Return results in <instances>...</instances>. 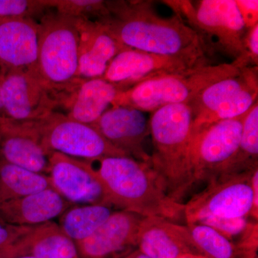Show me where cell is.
Here are the masks:
<instances>
[{
	"label": "cell",
	"instance_id": "cell-1",
	"mask_svg": "<svg viewBox=\"0 0 258 258\" xmlns=\"http://www.w3.org/2000/svg\"><path fill=\"white\" fill-rule=\"evenodd\" d=\"M109 15L98 20L128 48L157 55L208 60V42L181 17L162 18L149 1H106Z\"/></svg>",
	"mask_w": 258,
	"mask_h": 258
},
{
	"label": "cell",
	"instance_id": "cell-2",
	"mask_svg": "<svg viewBox=\"0 0 258 258\" xmlns=\"http://www.w3.org/2000/svg\"><path fill=\"white\" fill-rule=\"evenodd\" d=\"M87 161L110 206L144 217H161L178 223L184 220L185 205L169 196L149 164L129 157Z\"/></svg>",
	"mask_w": 258,
	"mask_h": 258
},
{
	"label": "cell",
	"instance_id": "cell-3",
	"mask_svg": "<svg viewBox=\"0 0 258 258\" xmlns=\"http://www.w3.org/2000/svg\"><path fill=\"white\" fill-rule=\"evenodd\" d=\"M193 120L186 103L162 107L149 120L154 146L151 166L166 193L179 203L195 184L190 163Z\"/></svg>",
	"mask_w": 258,
	"mask_h": 258
},
{
	"label": "cell",
	"instance_id": "cell-4",
	"mask_svg": "<svg viewBox=\"0 0 258 258\" xmlns=\"http://www.w3.org/2000/svg\"><path fill=\"white\" fill-rule=\"evenodd\" d=\"M39 23L37 74L59 100L66 97L83 79L79 74V32L72 18L48 12Z\"/></svg>",
	"mask_w": 258,
	"mask_h": 258
},
{
	"label": "cell",
	"instance_id": "cell-5",
	"mask_svg": "<svg viewBox=\"0 0 258 258\" xmlns=\"http://www.w3.org/2000/svg\"><path fill=\"white\" fill-rule=\"evenodd\" d=\"M242 69L233 62L208 64L180 74L154 78L120 91L112 106L131 107L153 113L168 105L189 104L212 83L239 74Z\"/></svg>",
	"mask_w": 258,
	"mask_h": 258
},
{
	"label": "cell",
	"instance_id": "cell-6",
	"mask_svg": "<svg viewBox=\"0 0 258 258\" xmlns=\"http://www.w3.org/2000/svg\"><path fill=\"white\" fill-rule=\"evenodd\" d=\"M163 3L204 38L215 39L217 47L234 60L243 55L247 29L235 0H168Z\"/></svg>",
	"mask_w": 258,
	"mask_h": 258
},
{
	"label": "cell",
	"instance_id": "cell-7",
	"mask_svg": "<svg viewBox=\"0 0 258 258\" xmlns=\"http://www.w3.org/2000/svg\"><path fill=\"white\" fill-rule=\"evenodd\" d=\"M33 123L49 155L58 152L86 161L127 157L108 143L92 125L71 119L66 113L54 111Z\"/></svg>",
	"mask_w": 258,
	"mask_h": 258
},
{
	"label": "cell",
	"instance_id": "cell-8",
	"mask_svg": "<svg viewBox=\"0 0 258 258\" xmlns=\"http://www.w3.org/2000/svg\"><path fill=\"white\" fill-rule=\"evenodd\" d=\"M254 170L208 181L205 189L184 205L186 224L197 223L205 217L247 218L252 208L250 177Z\"/></svg>",
	"mask_w": 258,
	"mask_h": 258
},
{
	"label": "cell",
	"instance_id": "cell-9",
	"mask_svg": "<svg viewBox=\"0 0 258 258\" xmlns=\"http://www.w3.org/2000/svg\"><path fill=\"white\" fill-rule=\"evenodd\" d=\"M248 112L209 125L192 134L190 163L194 184L208 182L220 175L238 147Z\"/></svg>",
	"mask_w": 258,
	"mask_h": 258
},
{
	"label": "cell",
	"instance_id": "cell-10",
	"mask_svg": "<svg viewBox=\"0 0 258 258\" xmlns=\"http://www.w3.org/2000/svg\"><path fill=\"white\" fill-rule=\"evenodd\" d=\"M2 101L7 118L23 123L43 119L60 106L37 75L21 71L0 74Z\"/></svg>",
	"mask_w": 258,
	"mask_h": 258
},
{
	"label": "cell",
	"instance_id": "cell-11",
	"mask_svg": "<svg viewBox=\"0 0 258 258\" xmlns=\"http://www.w3.org/2000/svg\"><path fill=\"white\" fill-rule=\"evenodd\" d=\"M208 64L209 61L157 55L128 47L111 60L102 78L122 91L148 80Z\"/></svg>",
	"mask_w": 258,
	"mask_h": 258
},
{
	"label": "cell",
	"instance_id": "cell-12",
	"mask_svg": "<svg viewBox=\"0 0 258 258\" xmlns=\"http://www.w3.org/2000/svg\"><path fill=\"white\" fill-rule=\"evenodd\" d=\"M49 161L51 186L62 198L73 205H108L103 186L87 161L54 152Z\"/></svg>",
	"mask_w": 258,
	"mask_h": 258
},
{
	"label": "cell",
	"instance_id": "cell-13",
	"mask_svg": "<svg viewBox=\"0 0 258 258\" xmlns=\"http://www.w3.org/2000/svg\"><path fill=\"white\" fill-rule=\"evenodd\" d=\"M91 125L127 157L151 165V156L144 146L150 135L144 112L131 107L112 106Z\"/></svg>",
	"mask_w": 258,
	"mask_h": 258
},
{
	"label": "cell",
	"instance_id": "cell-14",
	"mask_svg": "<svg viewBox=\"0 0 258 258\" xmlns=\"http://www.w3.org/2000/svg\"><path fill=\"white\" fill-rule=\"evenodd\" d=\"M143 217L125 210L113 212L91 237L76 242L79 257H125L137 249Z\"/></svg>",
	"mask_w": 258,
	"mask_h": 258
},
{
	"label": "cell",
	"instance_id": "cell-15",
	"mask_svg": "<svg viewBox=\"0 0 258 258\" xmlns=\"http://www.w3.org/2000/svg\"><path fill=\"white\" fill-rule=\"evenodd\" d=\"M38 40L35 19L0 20V74L21 71L37 76Z\"/></svg>",
	"mask_w": 258,
	"mask_h": 258
},
{
	"label": "cell",
	"instance_id": "cell-16",
	"mask_svg": "<svg viewBox=\"0 0 258 258\" xmlns=\"http://www.w3.org/2000/svg\"><path fill=\"white\" fill-rule=\"evenodd\" d=\"M49 155L33 123L0 119V158L9 164L48 175Z\"/></svg>",
	"mask_w": 258,
	"mask_h": 258
},
{
	"label": "cell",
	"instance_id": "cell-17",
	"mask_svg": "<svg viewBox=\"0 0 258 258\" xmlns=\"http://www.w3.org/2000/svg\"><path fill=\"white\" fill-rule=\"evenodd\" d=\"M72 19L79 36V79L103 77L111 60L128 47L110 35L97 20Z\"/></svg>",
	"mask_w": 258,
	"mask_h": 258
},
{
	"label": "cell",
	"instance_id": "cell-18",
	"mask_svg": "<svg viewBox=\"0 0 258 258\" xmlns=\"http://www.w3.org/2000/svg\"><path fill=\"white\" fill-rule=\"evenodd\" d=\"M137 249L151 258H178L184 254L201 255L187 226L161 217H143Z\"/></svg>",
	"mask_w": 258,
	"mask_h": 258
},
{
	"label": "cell",
	"instance_id": "cell-19",
	"mask_svg": "<svg viewBox=\"0 0 258 258\" xmlns=\"http://www.w3.org/2000/svg\"><path fill=\"white\" fill-rule=\"evenodd\" d=\"M31 256L37 258H80L77 246L61 230L58 224L49 221L31 226L1 258Z\"/></svg>",
	"mask_w": 258,
	"mask_h": 258
},
{
	"label": "cell",
	"instance_id": "cell-20",
	"mask_svg": "<svg viewBox=\"0 0 258 258\" xmlns=\"http://www.w3.org/2000/svg\"><path fill=\"white\" fill-rule=\"evenodd\" d=\"M73 204L47 188L0 205V220L17 226H35L60 217Z\"/></svg>",
	"mask_w": 258,
	"mask_h": 258
},
{
	"label": "cell",
	"instance_id": "cell-21",
	"mask_svg": "<svg viewBox=\"0 0 258 258\" xmlns=\"http://www.w3.org/2000/svg\"><path fill=\"white\" fill-rule=\"evenodd\" d=\"M120 91L118 86L103 78L83 79L61 106L71 119L92 125L112 106Z\"/></svg>",
	"mask_w": 258,
	"mask_h": 258
},
{
	"label": "cell",
	"instance_id": "cell-22",
	"mask_svg": "<svg viewBox=\"0 0 258 258\" xmlns=\"http://www.w3.org/2000/svg\"><path fill=\"white\" fill-rule=\"evenodd\" d=\"M251 88H258L257 67L244 68L239 74L212 83L189 103L194 119L208 114L222 102Z\"/></svg>",
	"mask_w": 258,
	"mask_h": 258
},
{
	"label": "cell",
	"instance_id": "cell-23",
	"mask_svg": "<svg viewBox=\"0 0 258 258\" xmlns=\"http://www.w3.org/2000/svg\"><path fill=\"white\" fill-rule=\"evenodd\" d=\"M113 212L111 206L103 204L73 205L61 215L58 225L76 243L91 237Z\"/></svg>",
	"mask_w": 258,
	"mask_h": 258
},
{
	"label": "cell",
	"instance_id": "cell-24",
	"mask_svg": "<svg viewBox=\"0 0 258 258\" xmlns=\"http://www.w3.org/2000/svg\"><path fill=\"white\" fill-rule=\"evenodd\" d=\"M47 188H52L48 175L0 161V205Z\"/></svg>",
	"mask_w": 258,
	"mask_h": 258
},
{
	"label": "cell",
	"instance_id": "cell-25",
	"mask_svg": "<svg viewBox=\"0 0 258 258\" xmlns=\"http://www.w3.org/2000/svg\"><path fill=\"white\" fill-rule=\"evenodd\" d=\"M258 168V102L244 118L238 147L217 176L237 175Z\"/></svg>",
	"mask_w": 258,
	"mask_h": 258
},
{
	"label": "cell",
	"instance_id": "cell-26",
	"mask_svg": "<svg viewBox=\"0 0 258 258\" xmlns=\"http://www.w3.org/2000/svg\"><path fill=\"white\" fill-rule=\"evenodd\" d=\"M258 88H251L226 100L213 111L193 120L192 134L200 129L222 120H230L245 114L257 102Z\"/></svg>",
	"mask_w": 258,
	"mask_h": 258
},
{
	"label": "cell",
	"instance_id": "cell-27",
	"mask_svg": "<svg viewBox=\"0 0 258 258\" xmlns=\"http://www.w3.org/2000/svg\"><path fill=\"white\" fill-rule=\"evenodd\" d=\"M191 238L202 256L206 258H234L235 244L217 232L203 224H186Z\"/></svg>",
	"mask_w": 258,
	"mask_h": 258
},
{
	"label": "cell",
	"instance_id": "cell-28",
	"mask_svg": "<svg viewBox=\"0 0 258 258\" xmlns=\"http://www.w3.org/2000/svg\"><path fill=\"white\" fill-rule=\"evenodd\" d=\"M58 14L74 19L98 20L109 15L106 2L102 0H50Z\"/></svg>",
	"mask_w": 258,
	"mask_h": 258
},
{
	"label": "cell",
	"instance_id": "cell-29",
	"mask_svg": "<svg viewBox=\"0 0 258 258\" xmlns=\"http://www.w3.org/2000/svg\"><path fill=\"white\" fill-rule=\"evenodd\" d=\"M49 9L50 0H0V20L35 19Z\"/></svg>",
	"mask_w": 258,
	"mask_h": 258
},
{
	"label": "cell",
	"instance_id": "cell-30",
	"mask_svg": "<svg viewBox=\"0 0 258 258\" xmlns=\"http://www.w3.org/2000/svg\"><path fill=\"white\" fill-rule=\"evenodd\" d=\"M197 223L208 225L231 240L233 237L242 233L248 221L247 218L205 217L199 220Z\"/></svg>",
	"mask_w": 258,
	"mask_h": 258
},
{
	"label": "cell",
	"instance_id": "cell-31",
	"mask_svg": "<svg viewBox=\"0 0 258 258\" xmlns=\"http://www.w3.org/2000/svg\"><path fill=\"white\" fill-rule=\"evenodd\" d=\"M30 227L31 226L10 225L0 220V258Z\"/></svg>",
	"mask_w": 258,
	"mask_h": 258
},
{
	"label": "cell",
	"instance_id": "cell-32",
	"mask_svg": "<svg viewBox=\"0 0 258 258\" xmlns=\"http://www.w3.org/2000/svg\"><path fill=\"white\" fill-rule=\"evenodd\" d=\"M235 3L247 30L258 25L257 0H235Z\"/></svg>",
	"mask_w": 258,
	"mask_h": 258
},
{
	"label": "cell",
	"instance_id": "cell-33",
	"mask_svg": "<svg viewBox=\"0 0 258 258\" xmlns=\"http://www.w3.org/2000/svg\"><path fill=\"white\" fill-rule=\"evenodd\" d=\"M251 187L252 191V205L249 216L254 221H258V168L252 172L250 177Z\"/></svg>",
	"mask_w": 258,
	"mask_h": 258
},
{
	"label": "cell",
	"instance_id": "cell-34",
	"mask_svg": "<svg viewBox=\"0 0 258 258\" xmlns=\"http://www.w3.org/2000/svg\"><path fill=\"white\" fill-rule=\"evenodd\" d=\"M123 258H151L149 256L141 252L138 249H135L133 252H131L128 255Z\"/></svg>",
	"mask_w": 258,
	"mask_h": 258
},
{
	"label": "cell",
	"instance_id": "cell-35",
	"mask_svg": "<svg viewBox=\"0 0 258 258\" xmlns=\"http://www.w3.org/2000/svg\"><path fill=\"white\" fill-rule=\"evenodd\" d=\"M2 118H7L4 108H3V101H2L1 96V86H0V119Z\"/></svg>",
	"mask_w": 258,
	"mask_h": 258
},
{
	"label": "cell",
	"instance_id": "cell-36",
	"mask_svg": "<svg viewBox=\"0 0 258 258\" xmlns=\"http://www.w3.org/2000/svg\"><path fill=\"white\" fill-rule=\"evenodd\" d=\"M178 258H206L204 256L199 255V254H184L183 255L180 256Z\"/></svg>",
	"mask_w": 258,
	"mask_h": 258
},
{
	"label": "cell",
	"instance_id": "cell-37",
	"mask_svg": "<svg viewBox=\"0 0 258 258\" xmlns=\"http://www.w3.org/2000/svg\"><path fill=\"white\" fill-rule=\"evenodd\" d=\"M18 258H37L35 257H31V256H25V257H20Z\"/></svg>",
	"mask_w": 258,
	"mask_h": 258
},
{
	"label": "cell",
	"instance_id": "cell-38",
	"mask_svg": "<svg viewBox=\"0 0 258 258\" xmlns=\"http://www.w3.org/2000/svg\"><path fill=\"white\" fill-rule=\"evenodd\" d=\"M2 159H1V158H0V161H1Z\"/></svg>",
	"mask_w": 258,
	"mask_h": 258
}]
</instances>
